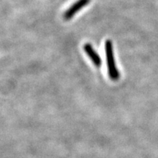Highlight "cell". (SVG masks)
<instances>
[{
	"label": "cell",
	"mask_w": 158,
	"mask_h": 158,
	"mask_svg": "<svg viewBox=\"0 0 158 158\" xmlns=\"http://www.w3.org/2000/svg\"><path fill=\"white\" fill-rule=\"evenodd\" d=\"M91 0H78L76 2H75L72 6H70L69 8L64 12L63 18L65 21L70 20L78 12L87 5L90 2Z\"/></svg>",
	"instance_id": "cell-2"
},
{
	"label": "cell",
	"mask_w": 158,
	"mask_h": 158,
	"mask_svg": "<svg viewBox=\"0 0 158 158\" xmlns=\"http://www.w3.org/2000/svg\"><path fill=\"white\" fill-rule=\"evenodd\" d=\"M84 49L86 54L89 56V58L93 64L95 65L97 68H100L102 64V59L99 56L97 51L94 50L92 45L89 43H86L84 45Z\"/></svg>",
	"instance_id": "cell-3"
},
{
	"label": "cell",
	"mask_w": 158,
	"mask_h": 158,
	"mask_svg": "<svg viewBox=\"0 0 158 158\" xmlns=\"http://www.w3.org/2000/svg\"><path fill=\"white\" fill-rule=\"evenodd\" d=\"M105 51H106V60H107L108 76L112 81H117L120 78V73L118 68L116 66L113 43L110 40H107L105 43Z\"/></svg>",
	"instance_id": "cell-1"
}]
</instances>
